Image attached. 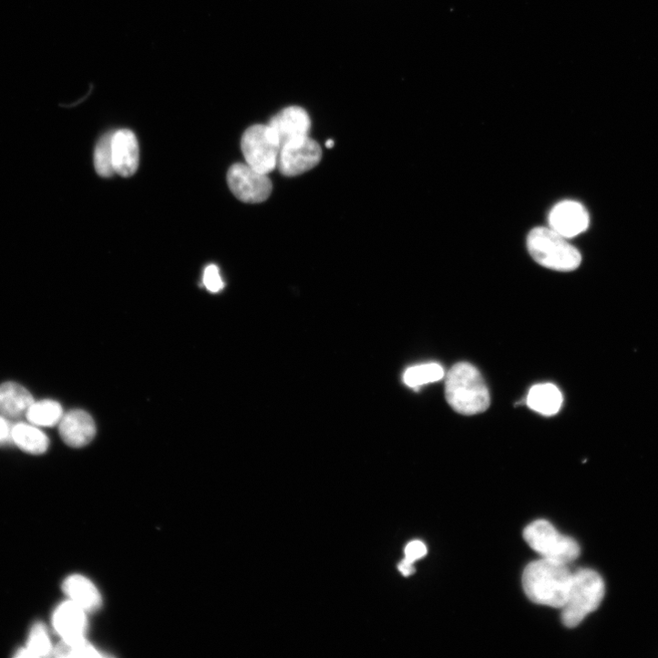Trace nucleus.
<instances>
[{
  "instance_id": "9d476101",
  "label": "nucleus",
  "mask_w": 658,
  "mask_h": 658,
  "mask_svg": "<svg viewBox=\"0 0 658 658\" xmlns=\"http://www.w3.org/2000/svg\"><path fill=\"white\" fill-rule=\"evenodd\" d=\"M87 613L82 607L67 600L60 603L53 613L54 629L62 640L86 638L88 629Z\"/></svg>"
},
{
  "instance_id": "6e6552de",
  "label": "nucleus",
  "mask_w": 658,
  "mask_h": 658,
  "mask_svg": "<svg viewBox=\"0 0 658 658\" xmlns=\"http://www.w3.org/2000/svg\"><path fill=\"white\" fill-rule=\"evenodd\" d=\"M321 158L318 143L305 137L281 147L276 168L283 176L294 177L314 169Z\"/></svg>"
},
{
  "instance_id": "f3484780",
  "label": "nucleus",
  "mask_w": 658,
  "mask_h": 658,
  "mask_svg": "<svg viewBox=\"0 0 658 658\" xmlns=\"http://www.w3.org/2000/svg\"><path fill=\"white\" fill-rule=\"evenodd\" d=\"M14 444L21 450L32 454H45L50 446L48 437L38 427L32 424L18 423L13 430Z\"/></svg>"
},
{
  "instance_id": "4468645a",
  "label": "nucleus",
  "mask_w": 658,
  "mask_h": 658,
  "mask_svg": "<svg viewBox=\"0 0 658 658\" xmlns=\"http://www.w3.org/2000/svg\"><path fill=\"white\" fill-rule=\"evenodd\" d=\"M63 590L68 600L74 601L87 612L98 611L102 606V595L96 584L86 576L73 574L68 576Z\"/></svg>"
},
{
  "instance_id": "423d86ee",
  "label": "nucleus",
  "mask_w": 658,
  "mask_h": 658,
  "mask_svg": "<svg viewBox=\"0 0 658 658\" xmlns=\"http://www.w3.org/2000/svg\"><path fill=\"white\" fill-rule=\"evenodd\" d=\"M281 145L269 125L249 128L242 138V150L246 164L268 175L277 167Z\"/></svg>"
},
{
  "instance_id": "f8f14e48",
  "label": "nucleus",
  "mask_w": 658,
  "mask_h": 658,
  "mask_svg": "<svg viewBox=\"0 0 658 658\" xmlns=\"http://www.w3.org/2000/svg\"><path fill=\"white\" fill-rule=\"evenodd\" d=\"M58 426L64 442L75 448L87 446L97 433L94 419L83 410H73L64 415Z\"/></svg>"
},
{
  "instance_id": "dca6fc26",
  "label": "nucleus",
  "mask_w": 658,
  "mask_h": 658,
  "mask_svg": "<svg viewBox=\"0 0 658 658\" xmlns=\"http://www.w3.org/2000/svg\"><path fill=\"white\" fill-rule=\"evenodd\" d=\"M563 402L560 391L554 385L544 384L533 386L527 396L528 406L545 416H555Z\"/></svg>"
},
{
  "instance_id": "1a4fd4ad",
  "label": "nucleus",
  "mask_w": 658,
  "mask_h": 658,
  "mask_svg": "<svg viewBox=\"0 0 658 658\" xmlns=\"http://www.w3.org/2000/svg\"><path fill=\"white\" fill-rule=\"evenodd\" d=\"M550 228L566 239L584 232L590 224L586 209L579 202L564 200L556 204L549 215Z\"/></svg>"
},
{
  "instance_id": "0eeeda50",
  "label": "nucleus",
  "mask_w": 658,
  "mask_h": 658,
  "mask_svg": "<svg viewBox=\"0 0 658 658\" xmlns=\"http://www.w3.org/2000/svg\"><path fill=\"white\" fill-rule=\"evenodd\" d=\"M228 184L235 197L245 203H261L272 193V185L266 174L247 164L232 165L227 175Z\"/></svg>"
},
{
  "instance_id": "7ed1b4c3",
  "label": "nucleus",
  "mask_w": 658,
  "mask_h": 658,
  "mask_svg": "<svg viewBox=\"0 0 658 658\" xmlns=\"http://www.w3.org/2000/svg\"><path fill=\"white\" fill-rule=\"evenodd\" d=\"M605 587L601 575L593 570L580 569L572 574L569 595L561 608L565 626L573 628L594 612L604 596Z\"/></svg>"
},
{
  "instance_id": "ddd939ff",
  "label": "nucleus",
  "mask_w": 658,
  "mask_h": 658,
  "mask_svg": "<svg viewBox=\"0 0 658 658\" xmlns=\"http://www.w3.org/2000/svg\"><path fill=\"white\" fill-rule=\"evenodd\" d=\"M112 155L116 173L125 178L133 176L139 162V147L136 135L128 129L114 132Z\"/></svg>"
},
{
  "instance_id": "412c9836",
  "label": "nucleus",
  "mask_w": 658,
  "mask_h": 658,
  "mask_svg": "<svg viewBox=\"0 0 658 658\" xmlns=\"http://www.w3.org/2000/svg\"><path fill=\"white\" fill-rule=\"evenodd\" d=\"M53 656L57 657H103L96 646L87 638L67 641L62 640L55 646Z\"/></svg>"
},
{
  "instance_id": "2eb2a0df",
  "label": "nucleus",
  "mask_w": 658,
  "mask_h": 658,
  "mask_svg": "<svg viewBox=\"0 0 658 658\" xmlns=\"http://www.w3.org/2000/svg\"><path fill=\"white\" fill-rule=\"evenodd\" d=\"M35 403L31 393L16 383H5L0 386V415L15 421L26 417V414Z\"/></svg>"
},
{
  "instance_id": "393cba45",
  "label": "nucleus",
  "mask_w": 658,
  "mask_h": 658,
  "mask_svg": "<svg viewBox=\"0 0 658 658\" xmlns=\"http://www.w3.org/2000/svg\"><path fill=\"white\" fill-rule=\"evenodd\" d=\"M14 425L12 420L0 415V447L14 444L13 430Z\"/></svg>"
},
{
  "instance_id": "20e7f679",
  "label": "nucleus",
  "mask_w": 658,
  "mask_h": 658,
  "mask_svg": "<svg viewBox=\"0 0 658 658\" xmlns=\"http://www.w3.org/2000/svg\"><path fill=\"white\" fill-rule=\"evenodd\" d=\"M527 243L532 258L546 268L569 272L577 269L581 262L580 252L551 228L533 229Z\"/></svg>"
},
{
  "instance_id": "4be33fe9",
  "label": "nucleus",
  "mask_w": 658,
  "mask_h": 658,
  "mask_svg": "<svg viewBox=\"0 0 658 658\" xmlns=\"http://www.w3.org/2000/svg\"><path fill=\"white\" fill-rule=\"evenodd\" d=\"M113 135L114 132L104 135L95 150V168L98 175L104 178H110L116 174L112 155Z\"/></svg>"
},
{
  "instance_id": "bb28decb",
  "label": "nucleus",
  "mask_w": 658,
  "mask_h": 658,
  "mask_svg": "<svg viewBox=\"0 0 658 658\" xmlns=\"http://www.w3.org/2000/svg\"><path fill=\"white\" fill-rule=\"evenodd\" d=\"M334 141L333 139H329V140L325 143V147H326L327 149H332V148H334Z\"/></svg>"
},
{
  "instance_id": "b1692460",
  "label": "nucleus",
  "mask_w": 658,
  "mask_h": 658,
  "mask_svg": "<svg viewBox=\"0 0 658 658\" xmlns=\"http://www.w3.org/2000/svg\"><path fill=\"white\" fill-rule=\"evenodd\" d=\"M427 553V548L421 540H414L406 548V559L412 562H416V560L424 558Z\"/></svg>"
},
{
  "instance_id": "f03ea898",
  "label": "nucleus",
  "mask_w": 658,
  "mask_h": 658,
  "mask_svg": "<svg viewBox=\"0 0 658 658\" xmlns=\"http://www.w3.org/2000/svg\"><path fill=\"white\" fill-rule=\"evenodd\" d=\"M446 398L458 414L474 416L490 406V396L479 371L472 365L460 363L447 375Z\"/></svg>"
},
{
  "instance_id": "5701e85b",
  "label": "nucleus",
  "mask_w": 658,
  "mask_h": 658,
  "mask_svg": "<svg viewBox=\"0 0 658 658\" xmlns=\"http://www.w3.org/2000/svg\"><path fill=\"white\" fill-rule=\"evenodd\" d=\"M203 283L211 293H218L224 287L218 266L211 264L206 267L203 274Z\"/></svg>"
},
{
  "instance_id": "a878e982",
  "label": "nucleus",
  "mask_w": 658,
  "mask_h": 658,
  "mask_svg": "<svg viewBox=\"0 0 658 658\" xmlns=\"http://www.w3.org/2000/svg\"><path fill=\"white\" fill-rule=\"evenodd\" d=\"M415 562L410 561L407 559H405L400 564H399V571L402 572L403 575L408 577L411 576L416 572L415 568Z\"/></svg>"
},
{
  "instance_id": "39448f33",
  "label": "nucleus",
  "mask_w": 658,
  "mask_h": 658,
  "mask_svg": "<svg viewBox=\"0 0 658 658\" xmlns=\"http://www.w3.org/2000/svg\"><path fill=\"white\" fill-rule=\"evenodd\" d=\"M523 537L529 547L543 559L569 564L578 559L581 553L576 540L562 535L544 519L536 520L527 526Z\"/></svg>"
},
{
  "instance_id": "a211bd4d",
  "label": "nucleus",
  "mask_w": 658,
  "mask_h": 658,
  "mask_svg": "<svg viewBox=\"0 0 658 658\" xmlns=\"http://www.w3.org/2000/svg\"><path fill=\"white\" fill-rule=\"evenodd\" d=\"M54 649L55 646L46 625L38 622L32 626L26 645L18 649L15 656L21 658L49 657L53 656Z\"/></svg>"
},
{
  "instance_id": "aec40b11",
  "label": "nucleus",
  "mask_w": 658,
  "mask_h": 658,
  "mask_svg": "<svg viewBox=\"0 0 658 658\" xmlns=\"http://www.w3.org/2000/svg\"><path fill=\"white\" fill-rule=\"evenodd\" d=\"M445 377L443 367L437 364H428L409 368L405 375V384L411 388L441 381Z\"/></svg>"
},
{
  "instance_id": "6ab92c4d",
  "label": "nucleus",
  "mask_w": 658,
  "mask_h": 658,
  "mask_svg": "<svg viewBox=\"0 0 658 658\" xmlns=\"http://www.w3.org/2000/svg\"><path fill=\"white\" fill-rule=\"evenodd\" d=\"M64 415L63 407L58 402L43 400L31 406L26 418L38 427H54L59 425Z\"/></svg>"
},
{
  "instance_id": "9b49d317",
  "label": "nucleus",
  "mask_w": 658,
  "mask_h": 658,
  "mask_svg": "<svg viewBox=\"0 0 658 658\" xmlns=\"http://www.w3.org/2000/svg\"><path fill=\"white\" fill-rule=\"evenodd\" d=\"M269 126L275 132L282 147L291 141L308 137L311 120L303 108L290 107L274 116Z\"/></svg>"
},
{
  "instance_id": "f257e3e1",
  "label": "nucleus",
  "mask_w": 658,
  "mask_h": 658,
  "mask_svg": "<svg viewBox=\"0 0 658 658\" xmlns=\"http://www.w3.org/2000/svg\"><path fill=\"white\" fill-rule=\"evenodd\" d=\"M572 574L568 564L542 558L526 567L522 584L533 602L561 609L569 595Z\"/></svg>"
}]
</instances>
